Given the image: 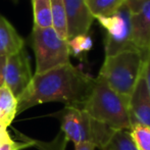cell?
<instances>
[{"label": "cell", "instance_id": "6da1fadb", "mask_svg": "<svg viewBox=\"0 0 150 150\" xmlns=\"http://www.w3.org/2000/svg\"><path fill=\"white\" fill-rule=\"evenodd\" d=\"M95 78L71 62L43 74H34L31 84L18 98V115L47 102H61L64 106L83 108Z\"/></svg>", "mask_w": 150, "mask_h": 150}, {"label": "cell", "instance_id": "7a4b0ae2", "mask_svg": "<svg viewBox=\"0 0 150 150\" xmlns=\"http://www.w3.org/2000/svg\"><path fill=\"white\" fill-rule=\"evenodd\" d=\"M83 109L96 120L115 131H130L132 122L129 112V98L112 90L103 78H95L94 85Z\"/></svg>", "mask_w": 150, "mask_h": 150}, {"label": "cell", "instance_id": "3957f363", "mask_svg": "<svg viewBox=\"0 0 150 150\" xmlns=\"http://www.w3.org/2000/svg\"><path fill=\"white\" fill-rule=\"evenodd\" d=\"M60 122V131L67 141L75 144L90 143L103 150L107 147L117 132L110 127L98 122L81 107L64 106L61 110L50 115Z\"/></svg>", "mask_w": 150, "mask_h": 150}, {"label": "cell", "instance_id": "277c9868", "mask_svg": "<svg viewBox=\"0 0 150 150\" xmlns=\"http://www.w3.org/2000/svg\"><path fill=\"white\" fill-rule=\"evenodd\" d=\"M144 58L136 49L105 57L99 71L101 78L117 93L130 98L143 71Z\"/></svg>", "mask_w": 150, "mask_h": 150}, {"label": "cell", "instance_id": "5b68a950", "mask_svg": "<svg viewBox=\"0 0 150 150\" xmlns=\"http://www.w3.org/2000/svg\"><path fill=\"white\" fill-rule=\"evenodd\" d=\"M32 46L36 57V75L71 62L67 40L62 39L52 27L38 28L34 26Z\"/></svg>", "mask_w": 150, "mask_h": 150}, {"label": "cell", "instance_id": "8992f818", "mask_svg": "<svg viewBox=\"0 0 150 150\" xmlns=\"http://www.w3.org/2000/svg\"><path fill=\"white\" fill-rule=\"evenodd\" d=\"M132 13L131 8L125 2L111 16L95 18L101 27L106 30L104 39L105 57L126 50L136 49L132 38Z\"/></svg>", "mask_w": 150, "mask_h": 150}, {"label": "cell", "instance_id": "52a82bcc", "mask_svg": "<svg viewBox=\"0 0 150 150\" xmlns=\"http://www.w3.org/2000/svg\"><path fill=\"white\" fill-rule=\"evenodd\" d=\"M33 76L25 48L7 57L3 71L4 85L11 91L16 99L29 87Z\"/></svg>", "mask_w": 150, "mask_h": 150}, {"label": "cell", "instance_id": "ba28073f", "mask_svg": "<svg viewBox=\"0 0 150 150\" xmlns=\"http://www.w3.org/2000/svg\"><path fill=\"white\" fill-rule=\"evenodd\" d=\"M67 16V40L78 35L88 34L94 16L90 12L86 0H63Z\"/></svg>", "mask_w": 150, "mask_h": 150}, {"label": "cell", "instance_id": "9c48e42d", "mask_svg": "<svg viewBox=\"0 0 150 150\" xmlns=\"http://www.w3.org/2000/svg\"><path fill=\"white\" fill-rule=\"evenodd\" d=\"M129 112L132 125L150 127V95L143 71L129 98Z\"/></svg>", "mask_w": 150, "mask_h": 150}, {"label": "cell", "instance_id": "30bf717a", "mask_svg": "<svg viewBox=\"0 0 150 150\" xmlns=\"http://www.w3.org/2000/svg\"><path fill=\"white\" fill-rule=\"evenodd\" d=\"M132 38L143 58L150 54V0L132 13Z\"/></svg>", "mask_w": 150, "mask_h": 150}, {"label": "cell", "instance_id": "8fae6325", "mask_svg": "<svg viewBox=\"0 0 150 150\" xmlns=\"http://www.w3.org/2000/svg\"><path fill=\"white\" fill-rule=\"evenodd\" d=\"M25 41L12 25L0 14V57H8L21 51Z\"/></svg>", "mask_w": 150, "mask_h": 150}, {"label": "cell", "instance_id": "7c38bea8", "mask_svg": "<svg viewBox=\"0 0 150 150\" xmlns=\"http://www.w3.org/2000/svg\"><path fill=\"white\" fill-rule=\"evenodd\" d=\"M18 99L5 85L0 87V127L7 130L18 115Z\"/></svg>", "mask_w": 150, "mask_h": 150}, {"label": "cell", "instance_id": "4fadbf2b", "mask_svg": "<svg viewBox=\"0 0 150 150\" xmlns=\"http://www.w3.org/2000/svg\"><path fill=\"white\" fill-rule=\"evenodd\" d=\"M13 132L16 133L20 142L27 143L30 147H36L38 150H65L67 146V142H69L67 137L64 136V134L61 131L56 135L53 140L49 141V142L30 138V137L24 135L23 133L18 132L16 129H13Z\"/></svg>", "mask_w": 150, "mask_h": 150}, {"label": "cell", "instance_id": "5bb4252c", "mask_svg": "<svg viewBox=\"0 0 150 150\" xmlns=\"http://www.w3.org/2000/svg\"><path fill=\"white\" fill-rule=\"evenodd\" d=\"M34 26L38 28L52 27V16L50 0H32Z\"/></svg>", "mask_w": 150, "mask_h": 150}, {"label": "cell", "instance_id": "9a60e30c", "mask_svg": "<svg viewBox=\"0 0 150 150\" xmlns=\"http://www.w3.org/2000/svg\"><path fill=\"white\" fill-rule=\"evenodd\" d=\"M52 16V28L62 39L67 40V16L63 0H50Z\"/></svg>", "mask_w": 150, "mask_h": 150}, {"label": "cell", "instance_id": "2e32d148", "mask_svg": "<svg viewBox=\"0 0 150 150\" xmlns=\"http://www.w3.org/2000/svg\"><path fill=\"white\" fill-rule=\"evenodd\" d=\"M126 0H86L90 12L95 18L108 16L115 13Z\"/></svg>", "mask_w": 150, "mask_h": 150}, {"label": "cell", "instance_id": "e0dca14e", "mask_svg": "<svg viewBox=\"0 0 150 150\" xmlns=\"http://www.w3.org/2000/svg\"><path fill=\"white\" fill-rule=\"evenodd\" d=\"M103 150H138L133 142L130 131L120 130L115 133L107 147Z\"/></svg>", "mask_w": 150, "mask_h": 150}, {"label": "cell", "instance_id": "ac0fdd59", "mask_svg": "<svg viewBox=\"0 0 150 150\" xmlns=\"http://www.w3.org/2000/svg\"><path fill=\"white\" fill-rule=\"evenodd\" d=\"M130 135L138 150H150V127L134 124L130 129Z\"/></svg>", "mask_w": 150, "mask_h": 150}, {"label": "cell", "instance_id": "d6986e66", "mask_svg": "<svg viewBox=\"0 0 150 150\" xmlns=\"http://www.w3.org/2000/svg\"><path fill=\"white\" fill-rule=\"evenodd\" d=\"M69 54L74 56H80L83 53L90 51L93 47L92 38L88 34L78 35L67 40Z\"/></svg>", "mask_w": 150, "mask_h": 150}, {"label": "cell", "instance_id": "ffe728a7", "mask_svg": "<svg viewBox=\"0 0 150 150\" xmlns=\"http://www.w3.org/2000/svg\"><path fill=\"white\" fill-rule=\"evenodd\" d=\"M29 145L27 143L23 142H16L14 140H12L11 137L6 138L3 142L0 145V150H22L25 148H29Z\"/></svg>", "mask_w": 150, "mask_h": 150}, {"label": "cell", "instance_id": "44dd1931", "mask_svg": "<svg viewBox=\"0 0 150 150\" xmlns=\"http://www.w3.org/2000/svg\"><path fill=\"white\" fill-rule=\"evenodd\" d=\"M143 73H144V77H145V80H146L147 88H148V92L150 95V54L147 57L144 58Z\"/></svg>", "mask_w": 150, "mask_h": 150}, {"label": "cell", "instance_id": "7402d4cb", "mask_svg": "<svg viewBox=\"0 0 150 150\" xmlns=\"http://www.w3.org/2000/svg\"><path fill=\"white\" fill-rule=\"evenodd\" d=\"M146 1H149V0H126V3L131 8L132 12H134L136 10H138L140 8V6Z\"/></svg>", "mask_w": 150, "mask_h": 150}, {"label": "cell", "instance_id": "603a6c76", "mask_svg": "<svg viewBox=\"0 0 150 150\" xmlns=\"http://www.w3.org/2000/svg\"><path fill=\"white\" fill-rule=\"evenodd\" d=\"M96 147L90 143H81V144H75V150H95Z\"/></svg>", "mask_w": 150, "mask_h": 150}, {"label": "cell", "instance_id": "cb8c5ba5", "mask_svg": "<svg viewBox=\"0 0 150 150\" xmlns=\"http://www.w3.org/2000/svg\"><path fill=\"white\" fill-rule=\"evenodd\" d=\"M8 137H9V134H8L7 130L0 131V145H1V143L3 142L6 138H8Z\"/></svg>", "mask_w": 150, "mask_h": 150}]
</instances>
